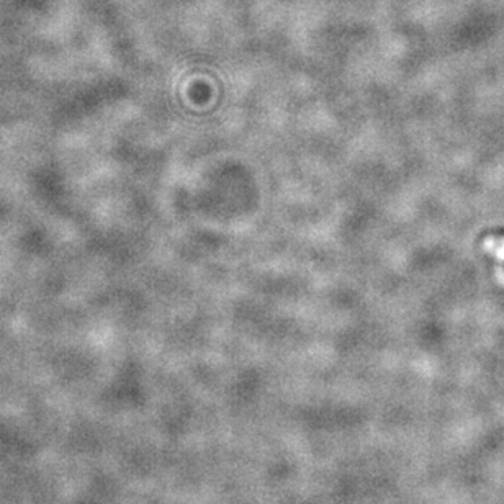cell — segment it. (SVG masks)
<instances>
[{
  "instance_id": "6da1fadb",
  "label": "cell",
  "mask_w": 504,
  "mask_h": 504,
  "mask_svg": "<svg viewBox=\"0 0 504 504\" xmlns=\"http://www.w3.org/2000/svg\"><path fill=\"white\" fill-rule=\"evenodd\" d=\"M491 249H493L494 254H498L499 257L504 259V239H503V241H493V242H491Z\"/></svg>"
}]
</instances>
